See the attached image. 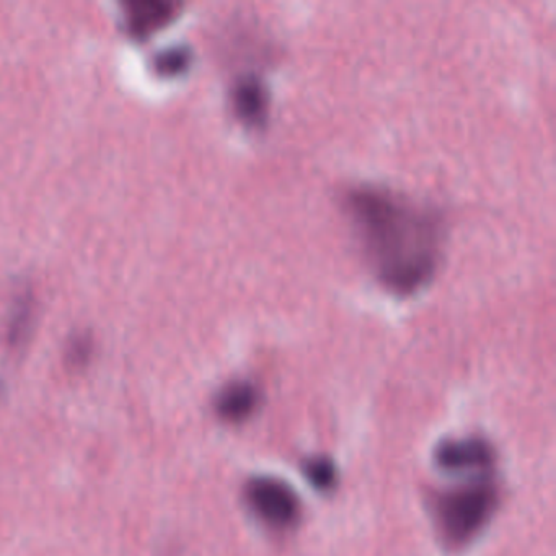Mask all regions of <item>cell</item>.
<instances>
[{"instance_id":"3957f363","label":"cell","mask_w":556,"mask_h":556,"mask_svg":"<svg viewBox=\"0 0 556 556\" xmlns=\"http://www.w3.org/2000/svg\"><path fill=\"white\" fill-rule=\"evenodd\" d=\"M250 509L273 527H288L299 517V497L285 481L273 477H256L245 486Z\"/></svg>"},{"instance_id":"7a4b0ae2","label":"cell","mask_w":556,"mask_h":556,"mask_svg":"<svg viewBox=\"0 0 556 556\" xmlns=\"http://www.w3.org/2000/svg\"><path fill=\"white\" fill-rule=\"evenodd\" d=\"M494 506L496 490L486 481L448 491L438 503L439 529L447 542H468L483 529Z\"/></svg>"},{"instance_id":"9c48e42d","label":"cell","mask_w":556,"mask_h":556,"mask_svg":"<svg viewBox=\"0 0 556 556\" xmlns=\"http://www.w3.org/2000/svg\"><path fill=\"white\" fill-rule=\"evenodd\" d=\"M191 61V51L185 47H172L157 53L154 60L155 70L159 73L174 76L187 70Z\"/></svg>"},{"instance_id":"ba28073f","label":"cell","mask_w":556,"mask_h":556,"mask_svg":"<svg viewBox=\"0 0 556 556\" xmlns=\"http://www.w3.org/2000/svg\"><path fill=\"white\" fill-rule=\"evenodd\" d=\"M304 473L312 486L321 491L331 490L337 481V468L333 462L325 457H315L305 462Z\"/></svg>"},{"instance_id":"8992f818","label":"cell","mask_w":556,"mask_h":556,"mask_svg":"<svg viewBox=\"0 0 556 556\" xmlns=\"http://www.w3.org/2000/svg\"><path fill=\"white\" fill-rule=\"evenodd\" d=\"M178 8L172 0H129L125 8L126 25L138 37L149 35L168 24Z\"/></svg>"},{"instance_id":"6da1fadb","label":"cell","mask_w":556,"mask_h":556,"mask_svg":"<svg viewBox=\"0 0 556 556\" xmlns=\"http://www.w3.org/2000/svg\"><path fill=\"white\" fill-rule=\"evenodd\" d=\"M344 210L374 276L387 291L412 295L431 282L444 247L438 211L372 185L351 188Z\"/></svg>"},{"instance_id":"5b68a950","label":"cell","mask_w":556,"mask_h":556,"mask_svg":"<svg viewBox=\"0 0 556 556\" xmlns=\"http://www.w3.org/2000/svg\"><path fill=\"white\" fill-rule=\"evenodd\" d=\"M232 105L245 125L262 126L268 118V87L256 74H245L233 84Z\"/></svg>"},{"instance_id":"277c9868","label":"cell","mask_w":556,"mask_h":556,"mask_svg":"<svg viewBox=\"0 0 556 556\" xmlns=\"http://www.w3.org/2000/svg\"><path fill=\"white\" fill-rule=\"evenodd\" d=\"M435 464L447 471L481 470L493 462V451L483 439H451L439 444Z\"/></svg>"},{"instance_id":"52a82bcc","label":"cell","mask_w":556,"mask_h":556,"mask_svg":"<svg viewBox=\"0 0 556 556\" xmlns=\"http://www.w3.org/2000/svg\"><path fill=\"white\" fill-rule=\"evenodd\" d=\"M258 390L247 380L227 383L216 396V413L229 422H242L258 405Z\"/></svg>"}]
</instances>
